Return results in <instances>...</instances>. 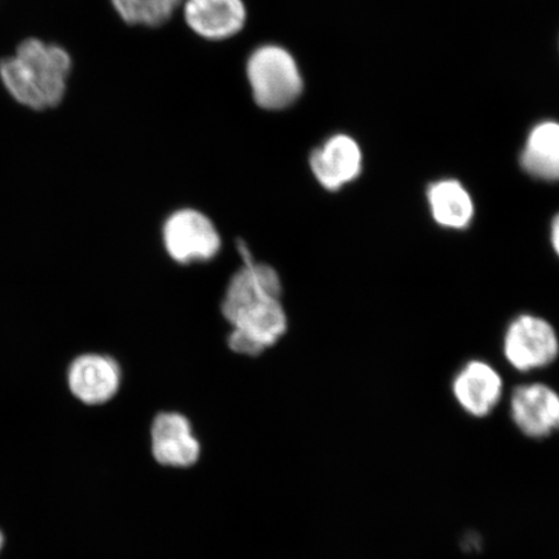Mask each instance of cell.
Returning <instances> with one entry per match:
<instances>
[{
  "instance_id": "obj_13",
  "label": "cell",
  "mask_w": 559,
  "mask_h": 559,
  "mask_svg": "<svg viewBox=\"0 0 559 559\" xmlns=\"http://www.w3.org/2000/svg\"><path fill=\"white\" fill-rule=\"evenodd\" d=\"M183 2L185 0H111L124 23L150 27L167 23Z\"/></svg>"
},
{
  "instance_id": "obj_1",
  "label": "cell",
  "mask_w": 559,
  "mask_h": 559,
  "mask_svg": "<svg viewBox=\"0 0 559 559\" xmlns=\"http://www.w3.org/2000/svg\"><path fill=\"white\" fill-rule=\"evenodd\" d=\"M280 298L282 282L267 264L247 261L230 278L222 312L234 328L228 345L235 353L260 355L282 338L288 319Z\"/></svg>"
},
{
  "instance_id": "obj_17",
  "label": "cell",
  "mask_w": 559,
  "mask_h": 559,
  "mask_svg": "<svg viewBox=\"0 0 559 559\" xmlns=\"http://www.w3.org/2000/svg\"><path fill=\"white\" fill-rule=\"evenodd\" d=\"M3 543H4V537H3L2 533H0V550H2V548H3Z\"/></svg>"
},
{
  "instance_id": "obj_15",
  "label": "cell",
  "mask_w": 559,
  "mask_h": 559,
  "mask_svg": "<svg viewBox=\"0 0 559 559\" xmlns=\"http://www.w3.org/2000/svg\"><path fill=\"white\" fill-rule=\"evenodd\" d=\"M520 163L530 177L544 181H559V159L524 150Z\"/></svg>"
},
{
  "instance_id": "obj_2",
  "label": "cell",
  "mask_w": 559,
  "mask_h": 559,
  "mask_svg": "<svg viewBox=\"0 0 559 559\" xmlns=\"http://www.w3.org/2000/svg\"><path fill=\"white\" fill-rule=\"evenodd\" d=\"M72 64L61 46L29 38L21 41L15 55L0 61V81L24 107L50 109L64 99Z\"/></svg>"
},
{
  "instance_id": "obj_16",
  "label": "cell",
  "mask_w": 559,
  "mask_h": 559,
  "mask_svg": "<svg viewBox=\"0 0 559 559\" xmlns=\"http://www.w3.org/2000/svg\"><path fill=\"white\" fill-rule=\"evenodd\" d=\"M550 243L551 248L555 250V253L559 258V213L555 216V219L551 221Z\"/></svg>"
},
{
  "instance_id": "obj_4",
  "label": "cell",
  "mask_w": 559,
  "mask_h": 559,
  "mask_svg": "<svg viewBox=\"0 0 559 559\" xmlns=\"http://www.w3.org/2000/svg\"><path fill=\"white\" fill-rule=\"evenodd\" d=\"M502 347L510 366L520 372H531L556 361L559 338L549 321L535 314H521L509 324Z\"/></svg>"
},
{
  "instance_id": "obj_8",
  "label": "cell",
  "mask_w": 559,
  "mask_h": 559,
  "mask_svg": "<svg viewBox=\"0 0 559 559\" xmlns=\"http://www.w3.org/2000/svg\"><path fill=\"white\" fill-rule=\"evenodd\" d=\"M121 382L120 366L105 355H81L68 370L70 391L76 400L87 405H100L114 400Z\"/></svg>"
},
{
  "instance_id": "obj_3",
  "label": "cell",
  "mask_w": 559,
  "mask_h": 559,
  "mask_svg": "<svg viewBox=\"0 0 559 559\" xmlns=\"http://www.w3.org/2000/svg\"><path fill=\"white\" fill-rule=\"evenodd\" d=\"M247 74L254 102L263 109L289 108L304 91L295 58L276 45L257 48L248 60Z\"/></svg>"
},
{
  "instance_id": "obj_6",
  "label": "cell",
  "mask_w": 559,
  "mask_h": 559,
  "mask_svg": "<svg viewBox=\"0 0 559 559\" xmlns=\"http://www.w3.org/2000/svg\"><path fill=\"white\" fill-rule=\"evenodd\" d=\"M510 416L528 438L554 436L559 431V394L548 384H522L510 396Z\"/></svg>"
},
{
  "instance_id": "obj_10",
  "label": "cell",
  "mask_w": 559,
  "mask_h": 559,
  "mask_svg": "<svg viewBox=\"0 0 559 559\" xmlns=\"http://www.w3.org/2000/svg\"><path fill=\"white\" fill-rule=\"evenodd\" d=\"M504 382L498 370L486 361L467 362L454 377L452 393L467 415L486 417L501 401Z\"/></svg>"
},
{
  "instance_id": "obj_14",
  "label": "cell",
  "mask_w": 559,
  "mask_h": 559,
  "mask_svg": "<svg viewBox=\"0 0 559 559\" xmlns=\"http://www.w3.org/2000/svg\"><path fill=\"white\" fill-rule=\"evenodd\" d=\"M524 150L559 159V123L548 121L537 124L530 132Z\"/></svg>"
},
{
  "instance_id": "obj_7",
  "label": "cell",
  "mask_w": 559,
  "mask_h": 559,
  "mask_svg": "<svg viewBox=\"0 0 559 559\" xmlns=\"http://www.w3.org/2000/svg\"><path fill=\"white\" fill-rule=\"evenodd\" d=\"M151 450L159 465L180 469L198 464L201 456L190 419L178 412H160L153 419Z\"/></svg>"
},
{
  "instance_id": "obj_12",
  "label": "cell",
  "mask_w": 559,
  "mask_h": 559,
  "mask_svg": "<svg viewBox=\"0 0 559 559\" xmlns=\"http://www.w3.org/2000/svg\"><path fill=\"white\" fill-rule=\"evenodd\" d=\"M426 200L438 226L465 229L472 225L475 205L469 191L456 179H442L431 183Z\"/></svg>"
},
{
  "instance_id": "obj_11",
  "label": "cell",
  "mask_w": 559,
  "mask_h": 559,
  "mask_svg": "<svg viewBox=\"0 0 559 559\" xmlns=\"http://www.w3.org/2000/svg\"><path fill=\"white\" fill-rule=\"evenodd\" d=\"M185 17L200 37L223 40L241 32L247 9L242 0H185Z\"/></svg>"
},
{
  "instance_id": "obj_9",
  "label": "cell",
  "mask_w": 559,
  "mask_h": 559,
  "mask_svg": "<svg viewBox=\"0 0 559 559\" xmlns=\"http://www.w3.org/2000/svg\"><path fill=\"white\" fill-rule=\"evenodd\" d=\"M310 166L321 187L340 191L360 177L362 152L352 136L334 135L312 152Z\"/></svg>"
},
{
  "instance_id": "obj_5",
  "label": "cell",
  "mask_w": 559,
  "mask_h": 559,
  "mask_svg": "<svg viewBox=\"0 0 559 559\" xmlns=\"http://www.w3.org/2000/svg\"><path fill=\"white\" fill-rule=\"evenodd\" d=\"M164 243L175 262L191 264L213 260L221 250V236L205 214L181 209L167 218Z\"/></svg>"
}]
</instances>
